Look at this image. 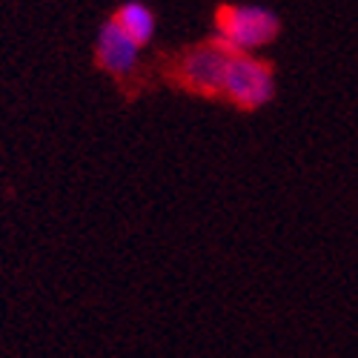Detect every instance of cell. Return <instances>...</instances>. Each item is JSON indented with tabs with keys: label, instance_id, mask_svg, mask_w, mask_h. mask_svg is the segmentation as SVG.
<instances>
[{
	"label": "cell",
	"instance_id": "cell-1",
	"mask_svg": "<svg viewBox=\"0 0 358 358\" xmlns=\"http://www.w3.org/2000/svg\"><path fill=\"white\" fill-rule=\"evenodd\" d=\"M229 52H224L213 38L189 41L175 49H161L152 61V75L158 86L195 101H221V86Z\"/></svg>",
	"mask_w": 358,
	"mask_h": 358
},
{
	"label": "cell",
	"instance_id": "cell-3",
	"mask_svg": "<svg viewBox=\"0 0 358 358\" xmlns=\"http://www.w3.org/2000/svg\"><path fill=\"white\" fill-rule=\"evenodd\" d=\"M210 26V38L229 55H258L284 32L281 15L258 3H218Z\"/></svg>",
	"mask_w": 358,
	"mask_h": 358
},
{
	"label": "cell",
	"instance_id": "cell-5",
	"mask_svg": "<svg viewBox=\"0 0 358 358\" xmlns=\"http://www.w3.org/2000/svg\"><path fill=\"white\" fill-rule=\"evenodd\" d=\"M109 17L141 49H146L149 43L155 41V35H158V15H155V9L149 3H141V0H124V3H117L109 12Z\"/></svg>",
	"mask_w": 358,
	"mask_h": 358
},
{
	"label": "cell",
	"instance_id": "cell-4",
	"mask_svg": "<svg viewBox=\"0 0 358 358\" xmlns=\"http://www.w3.org/2000/svg\"><path fill=\"white\" fill-rule=\"evenodd\" d=\"M278 72L275 64L264 55H229L221 101L235 112H261L275 101Z\"/></svg>",
	"mask_w": 358,
	"mask_h": 358
},
{
	"label": "cell",
	"instance_id": "cell-2",
	"mask_svg": "<svg viewBox=\"0 0 358 358\" xmlns=\"http://www.w3.org/2000/svg\"><path fill=\"white\" fill-rule=\"evenodd\" d=\"M92 66L115 83L117 95L127 103H135L143 95L152 92V89H158L152 64L143 57V49L138 43H132L121 29L115 26V20L109 15L98 26V35L92 43Z\"/></svg>",
	"mask_w": 358,
	"mask_h": 358
}]
</instances>
